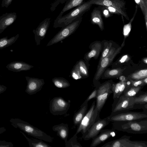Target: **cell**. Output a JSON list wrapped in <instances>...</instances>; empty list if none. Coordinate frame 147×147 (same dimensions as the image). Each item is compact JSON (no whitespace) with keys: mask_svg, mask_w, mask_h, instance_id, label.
<instances>
[{"mask_svg":"<svg viewBox=\"0 0 147 147\" xmlns=\"http://www.w3.org/2000/svg\"><path fill=\"white\" fill-rule=\"evenodd\" d=\"M122 82L120 81L115 84L113 83L112 85V90L113 94V99L118 98V95L120 90Z\"/></svg>","mask_w":147,"mask_h":147,"instance_id":"obj_36","label":"cell"},{"mask_svg":"<svg viewBox=\"0 0 147 147\" xmlns=\"http://www.w3.org/2000/svg\"><path fill=\"white\" fill-rule=\"evenodd\" d=\"M13 144L11 142H8L5 140H0V147H13Z\"/></svg>","mask_w":147,"mask_h":147,"instance_id":"obj_40","label":"cell"},{"mask_svg":"<svg viewBox=\"0 0 147 147\" xmlns=\"http://www.w3.org/2000/svg\"><path fill=\"white\" fill-rule=\"evenodd\" d=\"M129 59V56L127 55H125L122 56L119 61L121 63H123L127 61Z\"/></svg>","mask_w":147,"mask_h":147,"instance_id":"obj_42","label":"cell"},{"mask_svg":"<svg viewBox=\"0 0 147 147\" xmlns=\"http://www.w3.org/2000/svg\"><path fill=\"white\" fill-rule=\"evenodd\" d=\"M112 45V43H110L102 53L100 61H101L103 58L105 57L109 52L110 49Z\"/></svg>","mask_w":147,"mask_h":147,"instance_id":"obj_38","label":"cell"},{"mask_svg":"<svg viewBox=\"0 0 147 147\" xmlns=\"http://www.w3.org/2000/svg\"><path fill=\"white\" fill-rule=\"evenodd\" d=\"M113 100L111 114L134 109V97H128L122 94Z\"/></svg>","mask_w":147,"mask_h":147,"instance_id":"obj_10","label":"cell"},{"mask_svg":"<svg viewBox=\"0 0 147 147\" xmlns=\"http://www.w3.org/2000/svg\"><path fill=\"white\" fill-rule=\"evenodd\" d=\"M120 79L121 80V81L122 82L126 81V80H125V77H124L123 76H122L121 78Z\"/></svg>","mask_w":147,"mask_h":147,"instance_id":"obj_47","label":"cell"},{"mask_svg":"<svg viewBox=\"0 0 147 147\" xmlns=\"http://www.w3.org/2000/svg\"><path fill=\"white\" fill-rule=\"evenodd\" d=\"M70 76L75 80H80L83 78L80 73L77 63L74 65L71 71Z\"/></svg>","mask_w":147,"mask_h":147,"instance_id":"obj_34","label":"cell"},{"mask_svg":"<svg viewBox=\"0 0 147 147\" xmlns=\"http://www.w3.org/2000/svg\"><path fill=\"white\" fill-rule=\"evenodd\" d=\"M77 134H75L65 144L66 147H82L80 143L77 142Z\"/></svg>","mask_w":147,"mask_h":147,"instance_id":"obj_35","label":"cell"},{"mask_svg":"<svg viewBox=\"0 0 147 147\" xmlns=\"http://www.w3.org/2000/svg\"><path fill=\"white\" fill-rule=\"evenodd\" d=\"M19 37L17 34L15 36L8 38L6 36L0 38V49H1L12 45L17 40Z\"/></svg>","mask_w":147,"mask_h":147,"instance_id":"obj_22","label":"cell"},{"mask_svg":"<svg viewBox=\"0 0 147 147\" xmlns=\"http://www.w3.org/2000/svg\"><path fill=\"white\" fill-rule=\"evenodd\" d=\"M20 132L26 139L30 147H51V146L42 140L29 138L22 131H20Z\"/></svg>","mask_w":147,"mask_h":147,"instance_id":"obj_20","label":"cell"},{"mask_svg":"<svg viewBox=\"0 0 147 147\" xmlns=\"http://www.w3.org/2000/svg\"><path fill=\"white\" fill-rule=\"evenodd\" d=\"M93 4L104 5L107 6H112L115 8V6L117 10L119 12L121 11L120 10V5L118 3L113 1V0H96L94 1Z\"/></svg>","mask_w":147,"mask_h":147,"instance_id":"obj_26","label":"cell"},{"mask_svg":"<svg viewBox=\"0 0 147 147\" xmlns=\"http://www.w3.org/2000/svg\"><path fill=\"white\" fill-rule=\"evenodd\" d=\"M6 128L4 127H0V134H2L5 131Z\"/></svg>","mask_w":147,"mask_h":147,"instance_id":"obj_45","label":"cell"},{"mask_svg":"<svg viewBox=\"0 0 147 147\" xmlns=\"http://www.w3.org/2000/svg\"><path fill=\"white\" fill-rule=\"evenodd\" d=\"M108 9L109 11L111 12L116 13V12H117V10L116 9L113 7L112 6H108Z\"/></svg>","mask_w":147,"mask_h":147,"instance_id":"obj_44","label":"cell"},{"mask_svg":"<svg viewBox=\"0 0 147 147\" xmlns=\"http://www.w3.org/2000/svg\"><path fill=\"white\" fill-rule=\"evenodd\" d=\"M123 69L117 68L107 70L104 74L105 77L106 78L115 77L118 76L122 74Z\"/></svg>","mask_w":147,"mask_h":147,"instance_id":"obj_30","label":"cell"},{"mask_svg":"<svg viewBox=\"0 0 147 147\" xmlns=\"http://www.w3.org/2000/svg\"><path fill=\"white\" fill-rule=\"evenodd\" d=\"M130 136L124 135L120 138L109 142L101 147H147V142L131 140Z\"/></svg>","mask_w":147,"mask_h":147,"instance_id":"obj_7","label":"cell"},{"mask_svg":"<svg viewBox=\"0 0 147 147\" xmlns=\"http://www.w3.org/2000/svg\"><path fill=\"white\" fill-rule=\"evenodd\" d=\"M71 101L65 100L60 96L55 97L49 102L50 113L54 115H62L66 114L70 106Z\"/></svg>","mask_w":147,"mask_h":147,"instance_id":"obj_9","label":"cell"},{"mask_svg":"<svg viewBox=\"0 0 147 147\" xmlns=\"http://www.w3.org/2000/svg\"><path fill=\"white\" fill-rule=\"evenodd\" d=\"M27 85L25 92L28 94L32 95L40 91L45 82L44 79L26 76Z\"/></svg>","mask_w":147,"mask_h":147,"instance_id":"obj_13","label":"cell"},{"mask_svg":"<svg viewBox=\"0 0 147 147\" xmlns=\"http://www.w3.org/2000/svg\"><path fill=\"white\" fill-rule=\"evenodd\" d=\"M134 107L141 109L140 106L147 104V93H142L139 96L134 97Z\"/></svg>","mask_w":147,"mask_h":147,"instance_id":"obj_24","label":"cell"},{"mask_svg":"<svg viewBox=\"0 0 147 147\" xmlns=\"http://www.w3.org/2000/svg\"><path fill=\"white\" fill-rule=\"evenodd\" d=\"M136 2L139 5L144 16L147 28V4L144 0H135Z\"/></svg>","mask_w":147,"mask_h":147,"instance_id":"obj_32","label":"cell"},{"mask_svg":"<svg viewBox=\"0 0 147 147\" xmlns=\"http://www.w3.org/2000/svg\"><path fill=\"white\" fill-rule=\"evenodd\" d=\"M82 18H78L62 28L49 41L47 46H50L62 41L73 34L79 27Z\"/></svg>","mask_w":147,"mask_h":147,"instance_id":"obj_6","label":"cell"},{"mask_svg":"<svg viewBox=\"0 0 147 147\" xmlns=\"http://www.w3.org/2000/svg\"><path fill=\"white\" fill-rule=\"evenodd\" d=\"M50 19V18H47L40 23L36 30L33 31L37 45H40L41 41L45 37L49 26Z\"/></svg>","mask_w":147,"mask_h":147,"instance_id":"obj_14","label":"cell"},{"mask_svg":"<svg viewBox=\"0 0 147 147\" xmlns=\"http://www.w3.org/2000/svg\"><path fill=\"white\" fill-rule=\"evenodd\" d=\"M88 102L84 101L80 107L79 109L74 114L73 121L75 125L78 126L86 113L88 107Z\"/></svg>","mask_w":147,"mask_h":147,"instance_id":"obj_19","label":"cell"},{"mask_svg":"<svg viewBox=\"0 0 147 147\" xmlns=\"http://www.w3.org/2000/svg\"><path fill=\"white\" fill-rule=\"evenodd\" d=\"M103 13H104V14L105 16H108V15L109 14L108 11L107 9H105Z\"/></svg>","mask_w":147,"mask_h":147,"instance_id":"obj_46","label":"cell"},{"mask_svg":"<svg viewBox=\"0 0 147 147\" xmlns=\"http://www.w3.org/2000/svg\"><path fill=\"white\" fill-rule=\"evenodd\" d=\"M7 89L6 86L3 85H0V94L4 92Z\"/></svg>","mask_w":147,"mask_h":147,"instance_id":"obj_43","label":"cell"},{"mask_svg":"<svg viewBox=\"0 0 147 147\" xmlns=\"http://www.w3.org/2000/svg\"><path fill=\"white\" fill-rule=\"evenodd\" d=\"M130 81L131 83V86H144L146 85L144 83L143 81V79L136 80H130Z\"/></svg>","mask_w":147,"mask_h":147,"instance_id":"obj_37","label":"cell"},{"mask_svg":"<svg viewBox=\"0 0 147 147\" xmlns=\"http://www.w3.org/2000/svg\"><path fill=\"white\" fill-rule=\"evenodd\" d=\"M17 18V14L15 12L6 13L0 16V34L12 24Z\"/></svg>","mask_w":147,"mask_h":147,"instance_id":"obj_16","label":"cell"},{"mask_svg":"<svg viewBox=\"0 0 147 147\" xmlns=\"http://www.w3.org/2000/svg\"><path fill=\"white\" fill-rule=\"evenodd\" d=\"M115 130L113 129H102L99 133L92 139L90 147H96L111 137L115 136Z\"/></svg>","mask_w":147,"mask_h":147,"instance_id":"obj_15","label":"cell"},{"mask_svg":"<svg viewBox=\"0 0 147 147\" xmlns=\"http://www.w3.org/2000/svg\"><path fill=\"white\" fill-rule=\"evenodd\" d=\"M147 77V69L140 70L132 74L129 76L130 80H133L143 79Z\"/></svg>","mask_w":147,"mask_h":147,"instance_id":"obj_28","label":"cell"},{"mask_svg":"<svg viewBox=\"0 0 147 147\" xmlns=\"http://www.w3.org/2000/svg\"><path fill=\"white\" fill-rule=\"evenodd\" d=\"M52 82L57 88H67L70 86L69 82L63 77H55L52 80Z\"/></svg>","mask_w":147,"mask_h":147,"instance_id":"obj_25","label":"cell"},{"mask_svg":"<svg viewBox=\"0 0 147 147\" xmlns=\"http://www.w3.org/2000/svg\"><path fill=\"white\" fill-rule=\"evenodd\" d=\"M110 122L107 117L103 119L100 118L90 127L85 134L82 136L85 140H88L93 139L96 136L100 131L109 125Z\"/></svg>","mask_w":147,"mask_h":147,"instance_id":"obj_12","label":"cell"},{"mask_svg":"<svg viewBox=\"0 0 147 147\" xmlns=\"http://www.w3.org/2000/svg\"><path fill=\"white\" fill-rule=\"evenodd\" d=\"M101 48V45L99 43H96L94 45V47L88 52L84 57V59L86 61H88L91 58L96 56L98 54Z\"/></svg>","mask_w":147,"mask_h":147,"instance_id":"obj_27","label":"cell"},{"mask_svg":"<svg viewBox=\"0 0 147 147\" xmlns=\"http://www.w3.org/2000/svg\"><path fill=\"white\" fill-rule=\"evenodd\" d=\"M138 7L136 5V9L134 16L130 20L129 23L124 26L123 28V33L125 38L129 35L131 29V24L133 20L137 11Z\"/></svg>","mask_w":147,"mask_h":147,"instance_id":"obj_33","label":"cell"},{"mask_svg":"<svg viewBox=\"0 0 147 147\" xmlns=\"http://www.w3.org/2000/svg\"><path fill=\"white\" fill-rule=\"evenodd\" d=\"M99 114L96 108V101L94 100L78 126L76 134H77L81 132L82 136L85 134L92 125L100 118Z\"/></svg>","mask_w":147,"mask_h":147,"instance_id":"obj_4","label":"cell"},{"mask_svg":"<svg viewBox=\"0 0 147 147\" xmlns=\"http://www.w3.org/2000/svg\"><path fill=\"white\" fill-rule=\"evenodd\" d=\"M97 92V88L96 87L87 97L85 101L88 102L90 100L93 98L96 99V97Z\"/></svg>","mask_w":147,"mask_h":147,"instance_id":"obj_39","label":"cell"},{"mask_svg":"<svg viewBox=\"0 0 147 147\" xmlns=\"http://www.w3.org/2000/svg\"><path fill=\"white\" fill-rule=\"evenodd\" d=\"M83 0H69L65 4L57 19L61 17L63 14L67 11L80 5Z\"/></svg>","mask_w":147,"mask_h":147,"instance_id":"obj_21","label":"cell"},{"mask_svg":"<svg viewBox=\"0 0 147 147\" xmlns=\"http://www.w3.org/2000/svg\"><path fill=\"white\" fill-rule=\"evenodd\" d=\"M33 67V65L19 61L11 62L6 66L9 70L16 72L29 70Z\"/></svg>","mask_w":147,"mask_h":147,"instance_id":"obj_17","label":"cell"},{"mask_svg":"<svg viewBox=\"0 0 147 147\" xmlns=\"http://www.w3.org/2000/svg\"><path fill=\"white\" fill-rule=\"evenodd\" d=\"M125 40L121 45L116 50L113 48L110 49L106 56L99 61L97 70L94 78V81L97 82L105 69L109 65L114 58L120 52L124 45Z\"/></svg>","mask_w":147,"mask_h":147,"instance_id":"obj_11","label":"cell"},{"mask_svg":"<svg viewBox=\"0 0 147 147\" xmlns=\"http://www.w3.org/2000/svg\"><path fill=\"white\" fill-rule=\"evenodd\" d=\"M53 130L57 132V135L64 141L65 144L67 141L69 128L67 124L62 123L55 125L52 128Z\"/></svg>","mask_w":147,"mask_h":147,"instance_id":"obj_18","label":"cell"},{"mask_svg":"<svg viewBox=\"0 0 147 147\" xmlns=\"http://www.w3.org/2000/svg\"><path fill=\"white\" fill-rule=\"evenodd\" d=\"M143 81L144 83L145 84H147V77L143 79Z\"/></svg>","mask_w":147,"mask_h":147,"instance_id":"obj_48","label":"cell"},{"mask_svg":"<svg viewBox=\"0 0 147 147\" xmlns=\"http://www.w3.org/2000/svg\"><path fill=\"white\" fill-rule=\"evenodd\" d=\"M9 121L14 127L18 128L28 135L46 142L52 143L54 138L42 130L20 119L11 118Z\"/></svg>","mask_w":147,"mask_h":147,"instance_id":"obj_1","label":"cell"},{"mask_svg":"<svg viewBox=\"0 0 147 147\" xmlns=\"http://www.w3.org/2000/svg\"><path fill=\"white\" fill-rule=\"evenodd\" d=\"M77 63L80 73L83 77L88 76V69L84 61L82 60H80Z\"/></svg>","mask_w":147,"mask_h":147,"instance_id":"obj_31","label":"cell"},{"mask_svg":"<svg viewBox=\"0 0 147 147\" xmlns=\"http://www.w3.org/2000/svg\"><path fill=\"white\" fill-rule=\"evenodd\" d=\"M112 84L111 82H108L96 87V106L97 111L100 113L109 96L112 93Z\"/></svg>","mask_w":147,"mask_h":147,"instance_id":"obj_8","label":"cell"},{"mask_svg":"<svg viewBox=\"0 0 147 147\" xmlns=\"http://www.w3.org/2000/svg\"><path fill=\"white\" fill-rule=\"evenodd\" d=\"M143 61L145 63L147 64V58L146 57L144 58L143 59Z\"/></svg>","mask_w":147,"mask_h":147,"instance_id":"obj_49","label":"cell"},{"mask_svg":"<svg viewBox=\"0 0 147 147\" xmlns=\"http://www.w3.org/2000/svg\"><path fill=\"white\" fill-rule=\"evenodd\" d=\"M112 129L132 134L147 133V119L112 122Z\"/></svg>","mask_w":147,"mask_h":147,"instance_id":"obj_2","label":"cell"},{"mask_svg":"<svg viewBox=\"0 0 147 147\" xmlns=\"http://www.w3.org/2000/svg\"><path fill=\"white\" fill-rule=\"evenodd\" d=\"M93 0L81 4L66 15L55 20L54 27L62 28L71 23L76 19L81 17L82 15L90 7Z\"/></svg>","mask_w":147,"mask_h":147,"instance_id":"obj_3","label":"cell"},{"mask_svg":"<svg viewBox=\"0 0 147 147\" xmlns=\"http://www.w3.org/2000/svg\"><path fill=\"white\" fill-rule=\"evenodd\" d=\"M106 117L110 122L135 120L147 119V113L125 111L111 114Z\"/></svg>","mask_w":147,"mask_h":147,"instance_id":"obj_5","label":"cell"},{"mask_svg":"<svg viewBox=\"0 0 147 147\" xmlns=\"http://www.w3.org/2000/svg\"><path fill=\"white\" fill-rule=\"evenodd\" d=\"M13 0H2L1 3L2 7H7L11 3Z\"/></svg>","mask_w":147,"mask_h":147,"instance_id":"obj_41","label":"cell"},{"mask_svg":"<svg viewBox=\"0 0 147 147\" xmlns=\"http://www.w3.org/2000/svg\"><path fill=\"white\" fill-rule=\"evenodd\" d=\"M143 86L134 87L130 86L127 88L122 94L128 97H134L136 96Z\"/></svg>","mask_w":147,"mask_h":147,"instance_id":"obj_29","label":"cell"},{"mask_svg":"<svg viewBox=\"0 0 147 147\" xmlns=\"http://www.w3.org/2000/svg\"><path fill=\"white\" fill-rule=\"evenodd\" d=\"M91 20L92 23L98 25L101 30L103 29V22L99 10L95 9L93 11L91 14Z\"/></svg>","mask_w":147,"mask_h":147,"instance_id":"obj_23","label":"cell"}]
</instances>
